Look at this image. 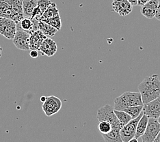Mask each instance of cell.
Returning <instances> with one entry per match:
<instances>
[{"label":"cell","instance_id":"1","mask_svg":"<svg viewBox=\"0 0 160 142\" xmlns=\"http://www.w3.org/2000/svg\"><path fill=\"white\" fill-rule=\"evenodd\" d=\"M144 105L160 96V79L158 75L147 76L138 86Z\"/></svg>","mask_w":160,"mask_h":142},{"label":"cell","instance_id":"2","mask_svg":"<svg viewBox=\"0 0 160 142\" xmlns=\"http://www.w3.org/2000/svg\"><path fill=\"white\" fill-rule=\"evenodd\" d=\"M114 110L122 111L125 109L138 106V105H144L140 92H125L118 97H116L114 100Z\"/></svg>","mask_w":160,"mask_h":142},{"label":"cell","instance_id":"3","mask_svg":"<svg viewBox=\"0 0 160 142\" xmlns=\"http://www.w3.org/2000/svg\"><path fill=\"white\" fill-rule=\"evenodd\" d=\"M30 32L25 31L21 28L19 23H17V32L12 39L14 45L18 49L28 51L30 50Z\"/></svg>","mask_w":160,"mask_h":142},{"label":"cell","instance_id":"4","mask_svg":"<svg viewBox=\"0 0 160 142\" xmlns=\"http://www.w3.org/2000/svg\"><path fill=\"white\" fill-rule=\"evenodd\" d=\"M17 32V23L11 19L0 17V34L8 40H12Z\"/></svg>","mask_w":160,"mask_h":142},{"label":"cell","instance_id":"5","mask_svg":"<svg viewBox=\"0 0 160 142\" xmlns=\"http://www.w3.org/2000/svg\"><path fill=\"white\" fill-rule=\"evenodd\" d=\"M62 101L59 98L55 96L46 97L45 100L42 103V108L47 117H50L59 112L62 108Z\"/></svg>","mask_w":160,"mask_h":142},{"label":"cell","instance_id":"6","mask_svg":"<svg viewBox=\"0 0 160 142\" xmlns=\"http://www.w3.org/2000/svg\"><path fill=\"white\" fill-rule=\"evenodd\" d=\"M143 114L144 113L142 111L138 118L132 119L129 123L122 127L120 133H121V137L123 142H128L132 138L135 137L138 122Z\"/></svg>","mask_w":160,"mask_h":142},{"label":"cell","instance_id":"7","mask_svg":"<svg viewBox=\"0 0 160 142\" xmlns=\"http://www.w3.org/2000/svg\"><path fill=\"white\" fill-rule=\"evenodd\" d=\"M160 132V123L156 118H149L146 131L141 137L142 142H153Z\"/></svg>","mask_w":160,"mask_h":142},{"label":"cell","instance_id":"8","mask_svg":"<svg viewBox=\"0 0 160 142\" xmlns=\"http://www.w3.org/2000/svg\"><path fill=\"white\" fill-rule=\"evenodd\" d=\"M112 6V10L121 17L129 15L133 10V6L128 0H113Z\"/></svg>","mask_w":160,"mask_h":142},{"label":"cell","instance_id":"9","mask_svg":"<svg viewBox=\"0 0 160 142\" xmlns=\"http://www.w3.org/2000/svg\"><path fill=\"white\" fill-rule=\"evenodd\" d=\"M144 114L149 118L158 119L160 116V96L143 105Z\"/></svg>","mask_w":160,"mask_h":142},{"label":"cell","instance_id":"10","mask_svg":"<svg viewBox=\"0 0 160 142\" xmlns=\"http://www.w3.org/2000/svg\"><path fill=\"white\" fill-rule=\"evenodd\" d=\"M38 51L42 54V56L52 57L58 51L57 43L53 39L47 37L42 42Z\"/></svg>","mask_w":160,"mask_h":142},{"label":"cell","instance_id":"11","mask_svg":"<svg viewBox=\"0 0 160 142\" xmlns=\"http://www.w3.org/2000/svg\"><path fill=\"white\" fill-rule=\"evenodd\" d=\"M159 2L158 0H149L144 6H141V14L149 19L155 17Z\"/></svg>","mask_w":160,"mask_h":142},{"label":"cell","instance_id":"12","mask_svg":"<svg viewBox=\"0 0 160 142\" xmlns=\"http://www.w3.org/2000/svg\"><path fill=\"white\" fill-rule=\"evenodd\" d=\"M47 38L43 33L38 30L34 31L30 34V50H39L42 42Z\"/></svg>","mask_w":160,"mask_h":142},{"label":"cell","instance_id":"13","mask_svg":"<svg viewBox=\"0 0 160 142\" xmlns=\"http://www.w3.org/2000/svg\"><path fill=\"white\" fill-rule=\"evenodd\" d=\"M0 17H6L14 21V12L8 0H0Z\"/></svg>","mask_w":160,"mask_h":142},{"label":"cell","instance_id":"14","mask_svg":"<svg viewBox=\"0 0 160 142\" xmlns=\"http://www.w3.org/2000/svg\"><path fill=\"white\" fill-rule=\"evenodd\" d=\"M38 6V0H23V10L24 17L32 18V12Z\"/></svg>","mask_w":160,"mask_h":142},{"label":"cell","instance_id":"15","mask_svg":"<svg viewBox=\"0 0 160 142\" xmlns=\"http://www.w3.org/2000/svg\"><path fill=\"white\" fill-rule=\"evenodd\" d=\"M148 120L149 118L148 116L147 115L143 114L140 120H139V122H138L135 135V137L137 138V139L142 136L144 133H145V131H146L148 123Z\"/></svg>","mask_w":160,"mask_h":142},{"label":"cell","instance_id":"16","mask_svg":"<svg viewBox=\"0 0 160 142\" xmlns=\"http://www.w3.org/2000/svg\"><path fill=\"white\" fill-rule=\"evenodd\" d=\"M38 30L40 31H41L45 36H50V37H52V36H55L56 33L58 32L57 29L53 27L52 25L43 21H39Z\"/></svg>","mask_w":160,"mask_h":142},{"label":"cell","instance_id":"17","mask_svg":"<svg viewBox=\"0 0 160 142\" xmlns=\"http://www.w3.org/2000/svg\"><path fill=\"white\" fill-rule=\"evenodd\" d=\"M59 15H60V12H59V10H58L57 8L56 3L52 2V3L49 6V8L45 10V12L44 13H43L40 21H45L46 19H50V18L57 17Z\"/></svg>","mask_w":160,"mask_h":142},{"label":"cell","instance_id":"18","mask_svg":"<svg viewBox=\"0 0 160 142\" xmlns=\"http://www.w3.org/2000/svg\"><path fill=\"white\" fill-rule=\"evenodd\" d=\"M98 130L101 134V135H106L110 132H113V133H120L121 131H117L113 129V126H112V124L107 121V120H102V121H99V124H98Z\"/></svg>","mask_w":160,"mask_h":142},{"label":"cell","instance_id":"19","mask_svg":"<svg viewBox=\"0 0 160 142\" xmlns=\"http://www.w3.org/2000/svg\"><path fill=\"white\" fill-rule=\"evenodd\" d=\"M114 113L118 118V120L121 123V126H124L126 125L127 123H129L131 120H132V118L131 115L127 114L125 111H121V110H114Z\"/></svg>","mask_w":160,"mask_h":142},{"label":"cell","instance_id":"20","mask_svg":"<svg viewBox=\"0 0 160 142\" xmlns=\"http://www.w3.org/2000/svg\"><path fill=\"white\" fill-rule=\"evenodd\" d=\"M143 110V105H138V106L129 107L125 109L124 110L127 114L131 115L132 119H135L139 116Z\"/></svg>","mask_w":160,"mask_h":142},{"label":"cell","instance_id":"21","mask_svg":"<svg viewBox=\"0 0 160 142\" xmlns=\"http://www.w3.org/2000/svg\"><path fill=\"white\" fill-rule=\"evenodd\" d=\"M46 22L48 24L51 25L52 26H53V27H55L56 29L58 31H60L61 30V27H62V21H61V18L59 16H57V17H54L52 18H50L49 19H46L45 21H43Z\"/></svg>","mask_w":160,"mask_h":142},{"label":"cell","instance_id":"22","mask_svg":"<svg viewBox=\"0 0 160 142\" xmlns=\"http://www.w3.org/2000/svg\"><path fill=\"white\" fill-rule=\"evenodd\" d=\"M52 3V2H51V0H38V7L42 13L45 12V10Z\"/></svg>","mask_w":160,"mask_h":142},{"label":"cell","instance_id":"23","mask_svg":"<svg viewBox=\"0 0 160 142\" xmlns=\"http://www.w3.org/2000/svg\"><path fill=\"white\" fill-rule=\"evenodd\" d=\"M30 56L32 58H36L39 56V51L38 50H31L30 52Z\"/></svg>","mask_w":160,"mask_h":142},{"label":"cell","instance_id":"24","mask_svg":"<svg viewBox=\"0 0 160 142\" xmlns=\"http://www.w3.org/2000/svg\"><path fill=\"white\" fill-rule=\"evenodd\" d=\"M155 18L158 21H160V2H159V5H158V9H157V11H156Z\"/></svg>","mask_w":160,"mask_h":142},{"label":"cell","instance_id":"25","mask_svg":"<svg viewBox=\"0 0 160 142\" xmlns=\"http://www.w3.org/2000/svg\"><path fill=\"white\" fill-rule=\"evenodd\" d=\"M148 1H149V0H138V5L140 6H142Z\"/></svg>","mask_w":160,"mask_h":142},{"label":"cell","instance_id":"26","mask_svg":"<svg viewBox=\"0 0 160 142\" xmlns=\"http://www.w3.org/2000/svg\"><path fill=\"white\" fill-rule=\"evenodd\" d=\"M128 1L130 2L131 4H132L133 6H138V0H128Z\"/></svg>","mask_w":160,"mask_h":142},{"label":"cell","instance_id":"27","mask_svg":"<svg viewBox=\"0 0 160 142\" xmlns=\"http://www.w3.org/2000/svg\"><path fill=\"white\" fill-rule=\"evenodd\" d=\"M153 142H160V132L158 135V136L156 137V138L155 139Z\"/></svg>","mask_w":160,"mask_h":142},{"label":"cell","instance_id":"28","mask_svg":"<svg viewBox=\"0 0 160 142\" xmlns=\"http://www.w3.org/2000/svg\"><path fill=\"white\" fill-rule=\"evenodd\" d=\"M128 142H138V139H137V138H136V137H133V138H132V140H130Z\"/></svg>","mask_w":160,"mask_h":142},{"label":"cell","instance_id":"29","mask_svg":"<svg viewBox=\"0 0 160 142\" xmlns=\"http://www.w3.org/2000/svg\"><path fill=\"white\" fill-rule=\"evenodd\" d=\"M2 56V47L0 45V58Z\"/></svg>","mask_w":160,"mask_h":142},{"label":"cell","instance_id":"30","mask_svg":"<svg viewBox=\"0 0 160 142\" xmlns=\"http://www.w3.org/2000/svg\"><path fill=\"white\" fill-rule=\"evenodd\" d=\"M45 99H46V97H45V96H42V97L41 98V100L42 102V103L45 100Z\"/></svg>","mask_w":160,"mask_h":142},{"label":"cell","instance_id":"31","mask_svg":"<svg viewBox=\"0 0 160 142\" xmlns=\"http://www.w3.org/2000/svg\"><path fill=\"white\" fill-rule=\"evenodd\" d=\"M158 122L160 123V116H159V117L158 118Z\"/></svg>","mask_w":160,"mask_h":142}]
</instances>
